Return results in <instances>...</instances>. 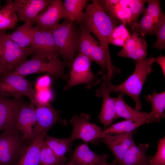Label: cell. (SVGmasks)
Segmentation results:
<instances>
[{
    "label": "cell",
    "instance_id": "1",
    "mask_svg": "<svg viewBox=\"0 0 165 165\" xmlns=\"http://www.w3.org/2000/svg\"><path fill=\"white\" fill-rule=\"evenodd\" d=\"M85 9L83 18L80 23L97 38L103 48L108 62L107 76L111 79L116 74H119L121 70L114 66L111 61L109 45L113 30L118 24L104 11L97 0H91Z\"/></svg>",
    "mask_w": 165,
    "mask_h": 165
},
{
    "label": "cell",
    "instance_id": "2",
    "mask_svg": "<svg viewBox=\"0 0 165 165\" xmlns=\"http://www.w3.org/2000/svg\"><path fill=\"white\" fill-rule=\"evenodd\" d=\"M28 60L16 68L11 72L25 76L36 73H43L55 79L68 81L69 76L65 69L67 64L57 53H43L34 52Z\"/></svg>",
    "mask_w": 165,
    "mask_h": 165
},
{
    "label": "cell",
    "instance_id": "3",
    "mask_svg": "<svg viewBox=\"0 0 165 165\" xmlns=\"http://www.w3.org/2000/svg\"><path fill=\"white\" fill-rule=\"evenodd\" d=\"M155 57H150L143 61L136 62L135 70L126 80L117 85L108 82L111 92L126 94L131 97L135 103V108L139 110L142 109L140 95L144 84L148 76L153 71L152 65Z\"/></svg>",
    "mask_w": 165,
    "mask_h": 165
},
{
    "label": "cell",
    "instance_id": "4",
    "mask_svg": "<svg viewBox=\"0 0 165 165\" xmlns=\"http://www.w3.org/2000/svg\"><path fill=\"white\" fill-rule=\"evenodd\" d=\"M51 31L62 61L70 68L78 52L79 29L74 22L67 19L54 28Z\"/></svg>",
    "mask_w": 165,
    "mask_h": 165
},
{
    "label": "cell",
    "instance_id": "5",
    "mask_svg": "<svg viewBox=\"0 0 165 165\" xmlns=\"http://www.w3.org/2000/svg\"><path fill=\"white\" fill-rule=\"evenodd\" d=\"M92 61L88 57L78 53L76 55L70 68L69 79L64 86L65 90L80 84L90 89L98 84L101 78L94 75L91 69Z\"/></svg>",
    "mask_w": 165,
    "mask_h": 165
},
{
    "label": "cell",
    "instance_id": "6",
    "mask_svg": "<svg viewBox=\"0 0 165 165\" xmlns=\"http://www.w3.org/2000/svg\"><path fill=\"white\" fill-rule=\"evenodd\" d=\"M15 128L0 133V165H16L25 147L22 136Z\"/></svg>",
    "mask_w": 165,
    "mask_h": 165
},
{
    "label": "cell",
    "instance_id": "7",
    "mask_svg": "<svg viewBox=\"0 0 165 165\" xmlns=\"http://www.w3.org/2000/svg\"><path fill=\"white\" fill-rule=\"evenodd\" d=\"M25 77L12 72L5 74L0 80V96L20 99L24 95L34 106L35 90L33 83Z\"/></svg>",
    "mask_w": 165,
    "mask_h": 165
},
{
    "label": "cell",
    "instance_id": "8",
    "mask_svg": "<svg viewBox=\"0 0 165 165\" xmlns=\"http://www.w3.org/2000/svg\"><path fill=\"white\" fill-rule=\"evenodd\" d=\"M34 52L30 47L24 49L20 47L10 38L6 31H0V56L12 72Z\"/></svg>",
    "mask_w": 165,
    "mask_h": 165
},
{
    "label": "cell",
    "instance_id": "9",
    "mask_svg": "<svg viewBox=\"0 0 165 165\" xmlns=\"http://www.w3.org/2000/svg\"><path fill=\"white\" fill-rule=\"evenodd\" d=\"M91 115L82 113L79 116L74 115L70 122L73 125L72 132L70 137L73 141L81 139L84 142L96 141L100 139L102 128L89 120Z\"/></svg>",
    "mask_w": 165,
    "mask_h": 165
},
{
    "label": "cell",
    "instance_id": "10",
    "mask_svg": "<svg viewBox=\"0 0 165 165\" xmlns=\"http://www.w3.org/2000/svg\"><path fill=\"white\" fill-rule=\"evenodd\" d=\"M101 6L117 24L127 25L131 29L135 24L128 0H97Z\"/></svg>",
    "mask_w": 165,
    "mask_h": 165
},
{
    "label": "cell",
    "instance_id": "11",
    "mask_svg": "<svg viewBox=\"0 0 165 165\" xmlns=\"http://www.w3.org/2000/svg\"><path fill=\"white\" fill-rule=\"evenodd\" d=\"M35 110L36 123L34 129L35 136L45 131H48L57 123L64 126L67 124V121L60 118L61 111L55 109L50 104L37 105Z\"/></svg>",
    "mask_w": 165,
    "mask_h": 165
},
{
    "label": "cell",
    "instance_id": "12",
    "mask_svg": "<svg viewBox=\"0 0 165 165\" xmlns=\"http://www.w3.org/2000/svg\"><path fill=\"white\" fill-rule=\"evenodd\" d=\"M101 79V84L95 91L96 96L103 99L101 109L98 117L103 125L107 127L116 119L115 104L113 97L110 96L111 92L108 83L110 81L108 79L107 74L103 75Z\"/></svg>",
    "mask_w": 165,
    "mask_h": 165
},
{
    "label": "cell",
    "instance_id": "13",
    "mask_svg": "<svg viewBox=\"0 0 165 165\" xmlns=\"http://www.w3.org/2000/svg\"><path fill=\"white\" fill-rule=\"evenodd\" d=\"M134 131L119 134H108L99 141L107 145L115 157L116 165H121L124 155L128 148L135 143Z\"/></svg>",
    "mask_w": 165,
    "mask_h": 165
},
{
    "label": "cell",
    "instance_id": "14",
    "mask_svg": "<svg viewBox=\"0 0 165 165\" xmlns=\"http://www.w3.org/2000/svg\"><path fill=\"white\" fill-rule=\"evenodd\" d=\"M23 104L20 98L0 96V131L15 128Z\"/></svg>",
    "mask_w": 165,
    "mask_h": 165
},
{
    "label": "cell",
    "instance_id": "15",
    "mask_svg": "<svg viewBox=\"0 0 165 165\" xmlns=\"http://www.w3.org/2000/svg\"><path fill=\"white\" fill-rule=\"evenodd\" d=\"M14 8L20 20L34 24L51 0H14Z\"/></svg>",
    "mask_w": 165,
    "mask_h": 165
},
{
    "label": "cell",
    "instance_id": "16",
    "mask_svg": "<svg viewBox=\"0 0 165 165\" xmlns=\"http://www.w3.org/2000/svg\"><path fill=\"white\" fill-rule=\"evenodd\" d=\"M63 18H65L63 1L51 0L47 7L39 15L35 23L38 28L50 29L56 26Z\"/></svg>",
    "mask_w": 165,
    "mask_h": 165
},
{
    "label": "cell",
    "instance_id": "17",
    "mask_svg": "<svg viewBox=\"0 0 165 165\" xmlns=\"http://www.w3.org/2000/svg\"><path fill=\"white\" fill-rule=\"evenodd\" d=\"M147 46L145 37L133 32L117 55L133 59L135 62L141 61L146 58Z\"/></svg>",
    "mask_w": 165,
    "mask_h": 165
},
{
    "label": "cell",
    "instance_id": "18",
    "mask_svg": "<svg viewBox=\"0 0 165 165\" xmlns=\"http://www.w3.org/2000/svg\"><path fill=\"white\" fill-rule=\"evenodd\" d=\"M36 123L35 106L30 103L23 104L20 111L15 127L25 140L31 141L35 137L34 129Z\"/></svg>",
    "mask_w": 165,
    "mask_h": 165
},
{
    "label": "cell",
    "instance_id": "19",
    "mask_svg": "<svg viewBox=\"0 0 165 165\" xmlns=\"http://www.w3.org/2000/svg\"><path fill=\"white\" fill-rule=\"evenodd\" d=\"M46 130L38 134L25 146L20 158L16 165H39L41 149L47 133Z\"/></svg>",
    "mask_w": 165,
    "mask_h": 165
},
{
    "label": "cell",
    "instance_id": "20",
    "mask_svg": "<svg viewBox=\"0 0 165 165\" xmlns=\"http://www.w3.org/2000/svg\"><path fill=\"white\" fill-rule=\"evenodd\" d=\"M36 27V30L30 47L34 50V52L59 54L50 30Z\"/></svg>",
    "mask_w": 165,
    "mask_h": 165
},
{
    "label": "cell",
    "instance_id": "21",
    "mask_svg": "<svg viewBox=\"0 0 165 165\" xmlns=\"http://www.w3.org/2000/svg\"><path fill=\"white\" fill-rule=\"evenodd\" d=\"M108 155H99L89 148L87 143L79 145L75 149L71 160L74 165H100L106 160Z\"/></svg>",
    "mask_w": 165,
    "mask_h": 165
},
{
    "label": "cell",
    "instance_id": "22",
    "mask_svg": "<svg viewBox=\"0 0 165 165\" xmlns=\"http://www.w3.org/2000/svg\"><path fill=\"white\" fill-rule=\"evenodd\" d=\"M123 94L120 93L113 97L116 119L123 118L134 121H146L148 123L149 113L140 111L128 105L123 99Z\"/></svg>",
    "mask_w": 165,
    "mask_h": 165
},
{
    "label": "cell",
    "instance_id": "23",
    "mask_svg": "<svg viewBox=\"0 0 165 165\" xmlns=\"http://www.w3.org/2000/svg\"><path fill=\"white\" fill-rule=\"evenodd\" d=\"M149 144L141 143L132 145L125 153L121 165H148L149 157L146 155Z\"/></svg>",
    "mask_w": 165,
    "mask_h": 165
},
{
    "label": "cell",
    "instance_id": "24",
    "mask_svg": "<svg viewBox=\"0 0 165 165\" xmlns=\"http://www.w3.org/2000/svg\"><path fill=\"white\" fill-rule=\"evenodd\" d=\"M145 98L146 101L151 104L152 106V110L149 113L148 123L160 122L161 119L165 117V91L158 93L154 90L152 95H148L145 97Z\"/></svg>",
    "mask_w": 165,
    "mask_h": 165
},
{
    "label": "cell",
    "instance_id": "25",
    "mask_svg": "<svg viewBox=\"0 0 165 165\" xmlns=\"http://www.w3.org/2000/svg\"><path fill=\"white\" fill-rule=\"evenodd\" d=\"M33 24L24 22V23L16 28L14 31L8 35L11 39L21 47L27 49L30 47L36 30Z\"/></svg>",
    "mask_w": 165,
    "mask_h": 165
},
{
    "label": "cell",
    "instance_id": "26",
    "mask_svg": "<svg viewBox=\"0 0 165 165\" xmlns=\"http://www.w3.org/2000/svg\"><path fill=\"white\" fill-rule=\"evenodd\" d=\"M89 0H65L63 6L65 18L79 24L84 16V10L88 5Z\"/></svg>",
    "mask_w": 165,
    "mask_h": 165
},
{
    "label": "cell",
    "instance_id": "27",
    "mask_svg": "<svg viewBox=\"0 0 165 165\" xmlns=\"http://www.w3.org/2000/svg\"><path fill=\"white\" fill-rule=\"evenodd\" d=\"M19 20L13 1L7 0L6 5L0 9V31L14 28Z\"/></svg>",
    "mask_w": 165,
    "mask_h": 165
},
{
    "label": "cell",
    "instance_id": "28",
    "mask_svg": "<svg viewBox=\"0 0 165 165\" xmlns=\"http://www.w3.org/2000/svg\"><path fill=\"white\" fill-rule=\"evenodd\" d=\"M146 123H147L146 121H134L128 120L118 122L102 130L100 139L107 134H119L130 132L134 131L140 126Z\"/></svg>",
    "mask_w": 165,
    "mask_h": 165
},
{
    "label": "cell",
    "instance_id": "29",
    "mask_svg": "<svg viewBox=\"0 0 165 165\" xmlns=\"http://www.w3.org/2000/svg\"><path fill=\"white\" fill-rule=\"evenodd\" d=\"M73 142L70 137L60 138L46 135L44 143L48 146L58 157H64V155L70 150V145Z\"/></svg>",
    "mask_w": 165,
    "mask_h": 165
},
{
    "label": "cell",
    "instance_id": "30",
    "mask_svg": "<svg viewBox=\"0 0 165 165\" xmlns=\"http://www.w3.org/2000/svg\"><path fill=\"white\" fill-rule=\"evenodd\" d=\"M96 40L86 28L80 26L79 29L78 52L90 58L93 45Z\"/></svg>",
    "mask_w": 165,
    "mask_h": 165
},
{
    "label": "cell",
    "instance_id": "31",
    "mask_svg": "<svg viewBox=\"0 0 165 165\" xmlns=\"http://www.w3.org/2000/svg\"><path fill=\"white\" fill-rule=\"evenodd\" d=\"M90 59L92 61L97 64L101 68L98 73L103 74L108 69V64L106 55L104 49L97 40L94 42L91 50Z\"/></svg>",
    "mask_w": 165,
    "mask_h": 165
},
{
    "label": "cell",
    "instance_id": "32",
    "mask_svg": "<svg viewBox=\"0 0 165 165\" xmlns=\"http://www.w3.org/2000/svg\"><path fill=\"white\" fill-rule=\"evenodd\" d=\"M67 160L65 156H57L44 142L40 152L39 165H57L66 163Z\"/></svg>",
    "mask_w": 165,
    "mask_h": 165
},
{
    "label": "cell",
    "instance_id": "33",
    "mask_svg": "<svg viewBox=\"0 0 165 165\" xmlns=\"http://www.w3.org/2000/svg\"><path fill=\"white\" fill-rule=\"evenodd\" d=\"M157 36L153 47L161 50L165 48V15L163 12L157 22L155 24L152 34Z\"/></svg>",
    "mask_w": 165,
    "mask_h": 165
},
{
    "label": "cell",
    "instance_id": "34",
    "mask_svg": "<svg viewBox=\"0 0 165 165\" xmlns=\"http://www.w3.org/2000/svg\"><path fill=\"white\" fill-rule=\"evenodd\" d=\"M156 23L152 18L147 14L144 13L142 17L133 26L131 29L145 36L147 35H152V32Z\"/></svg>",
    "mask_w": 165,
    "mask_h": 165
},
{
    "label": "cell",
    "instance_id": "35",
    "mask_svg": "<svg viewBox=\"0 0 165 165\" xmlns=\"http://www.w3.org/2000/svg\"><path fill=\"white\" fill-rule=\"evenodd\" d=\"M130 35L125 26L120 24L113 30L110 38V44L123 47Z\"/></svg>",
    "mask_w": 165,
    "mask_h": 165
},
{
    "label": "cell",
    "instance_id": "36",
    "mask_svg": "<svg viewBox=\"0 0 165 165\" xmlns=\"http://www.w3.org/2000/svg\"><path fill=\"white\" fill-rule=\"evenodd\" d=\"M150 165H165V137L159 140L157 150L154 156H149Z\"/></svg>",
    "mask_w": 165,
    "mask_h": 165
},
{
    "label": "cell",
    "instance_id": "37",
    "mask_svg": "<svg viewBox=\"0 0 165 165\" xmlns=\"http://www.w3.org/2000/svg\"><path fill=\"white\" fill-rule=\"evenodd\" d=\"M54 98V94L50 87L35 90L34 106L50 104Z\"/></svg>",
    "mask_w": 165,
    "mask_h": 165
},
{
    "label": "cell",
    "instance_id": "38",
    "mask_svg": "<svg viewBox=\"0 0 165 165\" xmlns=\"http://www.w3.org/2000/svg\"><path fill=\"white\" fill-rule=\"evenodd\" d=\"M147 7L144 13L147 14L156 23L163 13L160 5V1L159 0H147Z\"/></svg>",
    "mask_w": 165,
    "mask_h": 165
},
{
    "label": "cell",
    "instance_id": "39",
    "mask_svg": "<svg viewBox=\"0 0 165 165\" xmlns=\"http://www.w3.org/2000/svg\"><path fill=\"white\" fill-rule=\"evenodd\" d=\"M146 2L145 0H128V2L134 21L135 23L138 21L140 15L144 13L146 8L145 5Z\"/></svg>",
    "mask_w": 165,
    "mask_h": 165
},
{
    "label": "cell",
    "instance_id": "40",
    "mask_svg": "<svg viewBox=\"0 0 165 165\" xmlns=\"http://www.w3.org/2000/svg\"><path fill=\"white\" fill-rule=\"evenodd\" d=\"M51 82V78L50 75H46L41 76L36 80L34 89L37 90L50 88Z\"/></svg>",
    "mask_w": 165,
    "mask_h": 165
},
{
    "label": "cell",
    "instance_id": "41",
    "mask_svg": "<svg viewBox=\"0 0 165 165\" xmlns=\"http://www.w3.org/2000/svg\"><path fill=\"white\" fill-rule=\"evenodd\" d=\"M154 61L157 63L160 66L164 77L165 76V57L160 54L158 57H155Z\"/></svg>",
    "mask_w": 165,
    "mask_h": 165
},
{
    "label": "cell",
    "instance_id": "42",
    "mask_svg": "<svg viewBox=\"0 0 165 165\" xmlns=\"http://www.w3.org/2000/svg\"><path fill=\"white\" fill-rule=\"evenodd\" d=\"M12 72L9 68L4 63L0 56V75H5Z\"/></svg>",
    "mask_w": 165,
    "mask_h": 165
},
{
    "label": "cell",
    "instance_id": "43",
    "mask_svg": "<svg viewBox=\"0 0 165 165\" xmlns=\"http://www.w3.org/2000/svg\"><path fill=\"white\" fill-rule=\"evenodd\" d=\"M116 161L115 159L111 163H108L107 162V160H106L102 163L100 165H116Z\"/></svg>",
    "mask_w": 165,
    "mask_h": 165
},
{
    "label": "cell",
    "instance_id": "44",
    "mask_svg": "<svg viewBox=\"0 0 165 165\" xmlns=\"http://www.w3.org/2000/svg\"><path fill=\"white\" fill-rule=\"evenodd\" d=\"M57 165H74L72 162L70 160L69 162L67 163H63Z\"/></svg>",
    "mask_w": 165,
    "mask_h": 165
},
{
    "label": "cell",
    "instance_id": "45",
    "mask_svg": "<svg viewBox=\"0 0 165 165\" xmlns=\"http://www.w3.org/2000/svg\"><path fill=\"white\" fill-rule=\"evenodd\" d=\"M1 5L0 3V8H1Z\"/></svg>",
    "mask_w": 165,
    "mask_h": 165
},
{
    "label": "cell",
    "instance_id": "46",
    "mask_svg": "<svg viewBox=\"0 0 165 165\" xmlns=\"http://www.w3.org/2000/svg\"><path fill=\"white\" fill-rule=\"evenodd\" d=\"M148 165H150V164H148Z\"/></svg>",
    "mask_w": 165,
    "mask_h": 165
}]
</instances>
